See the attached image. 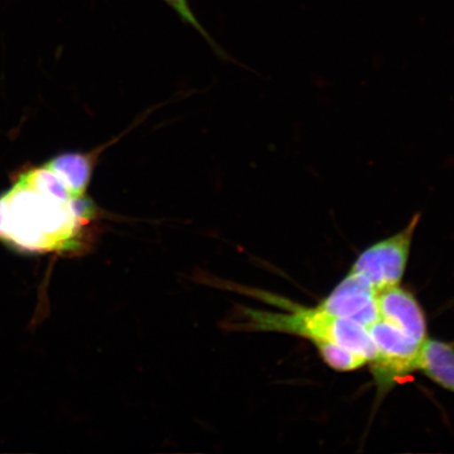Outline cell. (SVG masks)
I'll return each instance as SVG.
<instances>
[{
    "label": "cell",
    "instance_id": "6da1fadb",
    "mask_svg": "<svg viewBox=\"0 0 454 454\" xmlns=\"http://www.w3.org/2000/svg\"><path fill=\"white\" fill-rule=\"evenodd\" d=\"M100 218L92 199L74 194L47 162L22 170L0 195V240L28 253H83Z\"/></svg>",
    "mask_w": 454,
    "mask_h": 454
},
{
    "label": "cell",
    "instance_id": "7a4b0ae2",
    "mask_svg": "<svg viewBox=\"0 0 454 454\" xmlns=\"http://www.w3.org/2000/svg\"><path fill=\"white\" fill-rule=\"evenodd\" d=\"M229 288L251 294L286 311L274 312L242 308L235 329L293 334L308 339L314 346L331 342L364 356L368 363L376 357V345L367 328L360 323L333 316L317 306L308 308L294 303L288 299L260 289L236 286V284H230Z\"/></svg>",
    "mask_w": 454,
    "mask_h": 454
},
{
    "label": "cell",
    "instance_id": "3957f363",
    "mask_svg": "<svg viewBox=\"0 0 454 454\" xmlns=\"http://www.w3.org/2000/svg\"><path fill=\"white\" fill-rule=\"evenodd\" d=\"M421 219V213L414 214L404 229L365 248L349 271L365 278L378 293L400 286Z\"/></svg>",
    "mask_w": 454,
    "mask_h": 454
},
{
    "label": "cell",
    "instance_id": "277c9868",
    "mask_svg": "<svg viewBox=\"0 0 454 454\" xmlns=\"http://www.w3.org/2000/svg\"><path fill=\"white\" fill-rule=\"evenodd\" d=\"M367 331L377 348L376 357L368 364L379 395L384 396L417 371L422 344L382 319L369 325Z\"/></svg>",
    "mask_w": 454,
    "mask_h": 454
},
{
    "label": "cell",
    "instance_id": "5b68a950",
    "mask_svg": "<svg viewBox=\"0 0 454 454\" xmlns=\"http://www.w3.org/2000/svg\"><path fill=\"white\" fill-rule=\"evenodd\" d=\"M378 292L365 278L348 271L317 308L366 328L379 320Z\"/></svg>",
    "mask_w": 454,
    "mask_h": 454
},
{
    "label": "cell",
    "instance_id": "8992f818",
    "mask_svg": "<svg viewBox=\"0 0 454 454\" xmlns=\"http://www.w3.org/2000/svg\"><path fill=\"white\" fill-rule=\"evenodd\" d=\"M379 319L390 323L419 344L428 339L427 319L414 294L400 286L378 293Z\"/></svg>",
    "mask_w": 454,
    "mask_h": 454
},
{
    "label": "cell",
    "instance_id": "52a82bcc",
    "mask_svg": "<svg viewBox=\"0 0 454 454\" xmlns=\"http://www.w3.org/2000/svg\"><path fill=\"white\" fill-rule=\"evenodd\" d=\"M119 139L121 137H117L110 144L99 146L98 149L88 153H64V154L50 159L47 163L66 181L74 194L84 196L87 195L96 163L98 162L102 151H105L107 146Z\"/></svg>",
    "mask_w": 454,
    "mask_h": 454
},
{
    "label": "cell",
    "instance_id": "ba28073f",
    "mask_svg": "<svg viewBox=\"0 0 454 454\" xmlns=\"http://www.w3.org/2000/svg\"><path fill=\"white\" fill-rule=\"evenodd\" d=\"M417 371L454 394V344L427 339L419 350Z\"/></svg>",
    "mask_w": 454,
    "mask_h": 454
},
{
    "label": "cell",
    "instance_id": "9c48e42d",
    "mask_svg": "<svg viewBox=\"0 0 454 454\" xmlns=\"http://www.w3.org/2000/svg\"><path fill=\"white\" fill-rule=\"evenodd\" d=\"M315 348L323 362L336 372H355L368 364L364 356L353 353V351L337 344L325 342L317 345Z\"/></svg>",
    "mask_w": 454,
    "mask_h": 454
},
{
    "label": "cell",
    "instance_id": "30bf717a",
    "mask_svg": "<svg viewBox=\"0 0 454 454\" xmlns=\"http://www.w3.org/2000/svg\"><path fill=\"white\" fill-rule=\"evenodd\" d=\"M164 2H166L170 8L174 9L176 12H177L180 16V19L186 22V24L195 27L196 30L200 33L204 38L207 39V42L212 45V48L215 51V52H217L219 55L226 57L223 51L221 50L219 45L213 41L211 35H209V34L204 30V27L201 26L200 22H199L195 15L192 14L187 0H164Z\"/></svg>",
    "mask_w": 454,
    "mask_h": 454
}]
</instances>
